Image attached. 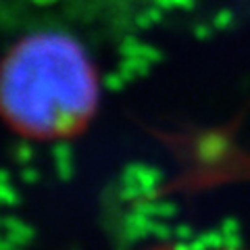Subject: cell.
<instances>
[{
	"label": "cell",
	"instance_id": "7a4b0ae2",
	"mask_svg": "<svg viewBox=\"0 0 250 250\" xmlns=\"http://www.w3.org/2000/svg\"><path fill=\"white\" fill-rule=\"evenodd\" d=\"M144 250H231V248H190L184 244H171V242H163V244H152Z\"/></svg>",
	"mask_w": 250,
	"mask_h": 250
},
{
	"label": "cell",
	"instance_id": "6da1fadb",
	"mask_svg": "<svg viewBox=\"0 0 250 250\" xmlns=\"http://www.w3.org/2000/svg\"><path fill=\"white\" fill-rule=\"evenodd\" d=\"M98 96L88 54L59 31L25 38L0 67V117L25 140L62 142L82 134Z\"/></svg>",
	"mask_w": 250,
	"mask_h": 250
},
{
	"label": "cell",
	"instance_id": "3957f363",
	"mask_svg": "<svg viewBox=\"0 0 250 250\" xmlns=\"http://www.w3.org/2000/svg\"><path fill=\"white\" fill-rule=\"evenodd\" d=\"M34 2H36V4H52L54 0H34Z\"/></svg>",
	"mask_w": 250,
	"mask_h": 250
}]
</instances>
